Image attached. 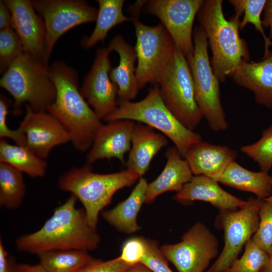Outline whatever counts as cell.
<instances>
[{"instance_id": "6da1fadb", "label": "cell", "mask_w": 272, "mask_h": 272, "mask_svg": "<svg viewBox=\"0 0 272 272\" xmlns=\"http://www.w3.org/2000/svg\"><path fill=\"white\" fill-rule=\"evenodd\" d=\"M77 199L71 194L39 230L18 238L17 249L37 255L49 251L96 249L100 236L89 223L84 209L76 207Z\"/></svg>"}, {"instance_id": "7a4b0ae2", "label": "cell", "mask_w": 272, "mask_h": 272, "mask_svg": "<svg viewBox=\"0 0 272 272\" xmlns=\"http://www.w3.org/2000/svg\"><path fill=\"white\" fill-rule=\"evenodd\" d=\"M50 78L56 91L54 102L47 112L64 126L74 148L85 152L91 148L94 138L103 123L78 89L76 71L61 61L49 66Z\"/></svg>"}, {"instance_id": "3957f363", "label": "cell", "mask_w": 272, "mask_h": 272, "mask_svg": "<svg viewBox=\"0 0 272 272\" xmlns=\"http://www.w3.org/2000/svg\"><path fill=\"white\" fill-rule=\"evenodd\" d=\"M197 16L211 50L213 72L224 83L235 67L250 60L247 43L239 34L240 18L226 19L222 0H203Z\"/></svg>"}, {"instance_id": "277c9868", "label": "cell", "mask_w": 272, "mask_h": 272, "mask_svg": "<svg viewBox=\"0 0 272 272\" xmlns=\"http://www.w3.org/2000/svg\"><path fill=\"white\" fill-rule=\"evenodd\" d=\"M139 176L127 169L100 174L93 171L91 165L73 167L58 178V185L79 199L84 206L90 226L96 229L100 212L111 201L119 190L133 185Z\"/></svg>"}, {"instance_id": "5b68a950", "label": "cell", "mask_w": 272, "mask_h": 272, "mask_svg": "<svg viewBox=\"0 0 272 272\" xmlns=\"http://www.w3.org/2000/svg\"><path fill=\"white\" fill-rule=\"evenodd\" d=\"M0 86L13 97L15 115H19L24 103L34 112H47L56 97V88L47 64L26 51L3 74Z\"/></svg>"}, {"instance_id": "8992f818", "label": "cell", "mask_w": 272, "mask_h": 272, "mask_svg": "<svg viewBox=\"0 0 272 272\" xmlns=\"http://www.w3.org/2000/svg\"><path fill=\"white\" fill-rule=\"evenodd\" d=\"M137 121L157 129L173 142L183 158L191 146L201 141L199 134L186 128L167 108L157 84L139 101L118 99L116 109L103 119Z\"/></svg>"}, {"instance_id": "52a82bcc", "label": "cell", "mask_w": 272, "mask_h": 272, "mask_svg": "<svg viewBox=\"0 0 272 272\" xmlns=\"http://www.w3.org/2000/svg\"><path fill=\"white\" fill-rule=\"evenodd\" d=\"M194 53L187 60L194 84L195 100L203 117L214 131L225 130L228 126L223 109L219 80L213 72L209 59L208 43L200 26L193 31Z\"/></svg>"}, {"instance_id": "ba28073f", "label": "cell", "mask_w": 272, "mask_h": 272, "mask_svg": "<svg viewBox=\"0 0 272 272\" xmlns=\"http://www.w3.org/2000/svg\"><path fill=\"white\" fill-rule=\"evenodd\" d=\"M158 85L167 108L183 126L194 131L203 117L195 100L188 63L176 47Z\"/></svg>"}, {"instance_id": "9c48e42d", "label": "cell", "mask_w": 272, "mask_h": 272, "mask_svg": "<svg viewBox=\"0 0 272 272\" xmlns=\"http://www.w3.org/2000/svg\"><path fill=\"white\" fill-rule=\"evenodd\" d=\"M136 36V78L139 87L158 84L166 72L176 47L164 26L145 25L136 18L132 21Z\"/></svg>"}, {"instance_id": "30bf717a", "label": "cell", "mask_w": 272, "mask_h": 272, "mask_svg": "<svg viewBox=\"0 0 272 272\" xmlns=\"http://www.w3.org/2000/svg\"><path fill=\"white\" fill-rule=\"evenodd\" d=\"M262 199L250 197L236 210H220L215 226L224 233V244L221 253L206 272H226L238 257L244 246L256 231L259 212Z\"/></svg>"}, {"instance_id": "8fae6325", "label": "cell", "mask_w": 272, "mask_h": 272, "mask_svg": "<svg viewBox=\"0 0 272 272\" xmlns=\"http://www.w3.org/2000/svg\"><path fill=\"white\" fill-rule=\"evenodd\" d=\"M161 251L178 272H206L219 252L218 238L208 227L197 222L176 244H165Z\"/></svg>"}, {"instance_id": "7c38bea8", "label": "cell", "mask_w": 272, "mask_h": 272, "mask_svg": "<svg viewBox=\"0 0 272 272\" xmlns=\"http://www.w3.org/2000/svg\"><path fill=\"white\" fill-rule=\"evenodd\" d=\"M31 4L43 20L45 47L48 61L59 38L71 29L96 21L98 10L80 0H33Z\"/></svg>"}, {"instance_id": "4fadbf2b", "label": "cell", "mask_w": 272, "mask_h": 272, "mask_svg": "<svg viewBox=\"0 0 272 272\" xmlns=\"http://www.w3.org/2000/svg\"><path fill=\"white\" fill-rule=\"evenodd\" d=\"M203 0H148L144 6L157 17L187 60L193 55V25Z\"/></svg>"}, {"instance_id": "5bb4252c", "label": "cell", "mask_w": 272, "mask_h": 272, "mask_svg": "<svg viewBox=\"0 0 272 272\" xmlns=\"http://www.w3.org/2000/svg\"><path fill=\"white\" fill-rule=\"evenodd\" d=\"M107 48L97 50L91 69L84 78L80 91L101 120L117 106L118 87L109 77L111 69Z\"/></svg>"}, {"instance_id": "9a60e30c", "label": "cell", "mask_w": 272, "mask_h": 272, "mask_svg": "<svg viewBox=\"0 0 272 272\" xmlns=\"http://www.w3.org/2000/svg\"><path fill=\"white\" fill-rule=\"evenodd\" d=\"M19 127L25 134L28 148L43 159L55 147L71 141L61 123L48 112H34L26 105V113Z\"/></svg>"}, {"instance_id": "2e32d148", "label": "cell", "mask_w": 272, "mask_h": 272, "mask_svg": "<svg viewBox=\"0 0 272 272\" xmlns=\"http://www.w3.org/2000/svg\"><path fill=\"white\" fill-rule=\"evenodd\" d=\"M10 10L12 28L26 52L48 64L45 47L46 32L43 19L28 0H4Z\"/></svg>"}, {"instance_id": "e0dca14e", "label": "cell", "mask_w": 272, "mask_h": 272, "mask_svg": "<svg viewBox=\"0 0 272 272\" xmlns=\"http://www.w3.org/2000/svg\"><path fill=\"white\" fill-rule=\"evenodd\" d=\"M135 123L120 120L102 124L97 132L89 152L87 164L92 165L102 159L117 158L124 163V155L129 151L131 134Z\"/></svg>"}, {"instance_id": "ac0fdd59", "label": "cell", "mask_w": 272, "mask_h": 272, "mask_svg": "<svg viewBox=\"0 0 272 272\" xmlns=\"http://www.w3.org/2000/svg\"><path fill=\"white\" fill-rule=\"evenodd\" d=\"M237 85L251 91L259 104L272 108V50L259 61H243L230 74Z\"/></svg>"}, {"instance_id": "d6986e66", "label": "cell", "mask_w": 272, "mask_h": 272, "mask_svg": "<svg viewBox=\"0 0 272 272\" xmlns=\"http://www.w3.org/2000/svg\"><path fill=\"white\" fill-rule=\"evenodd\" d=\"M230 148L201 141L191 146L184 158L194 175H205L218 182L227 167L237 157Z\"/></svg>"}, {"instance_id": "ffe728a7", "label": "cell", "mask_w": 272, "mask_h": 272, "mask_svg": "<svg viewBox=\"0 0 272 272\" xmlns=\"http://www.w3.org/2000/svg\"><path fill=\"white\" fill-rule=\"evenodd\" d=\"M167 137L142 123H135L133 126L131 147L126 169L143 177L148 170L153 158L168 144Z\"/></svg>"}, {"instance_id": "44dd1931", "label": "cell", "mask_w": 272, "mask_h": 272, "mask_svg": "<svg viewBox=\"0 0 272 272\" xmlns=\"http://www.w3.org/2000/svg\"><path fill=\"white\" fill-rule=\"evenodd\" d=\"M175 198L181 202H207L220 210H236L246 203V201L222 188L217 181L202 175L193 176L177 192Z\"/></svg>"}, {"instance_id": "7402d4cb", "label": "cell", "mask_w": 272, "mask_h": 272, "mask_svg": "<svg viewBox=\"0 0 272 272\" xmlns=\"http://www.w3.org/2000/svg\"><path fill=\"white\" fill-rule=\"evenodd\" d=\"M119 57L118 65L109 72L111 80L118 87V99L130 101L136 97L140 88L136 78L135 62L137 60L134 47L127 43L120 34L116 35L108 47Z\"/></svg>"}, {"instance_id": "603a6c76", "label": "cell", "mask_w": 272, "mask_h": 272, "mask_svg": "<svg viewBox=\"0 0 272 272\" xmlns=\"http://www.w3.org/2000/svg\"><path fill=\"white\" fill-rule=\"evenodd\" d=\"M166 163L160 174L148 183L145 202L153 201L159 195L170 191H180L193 177L187 162L174 146L168 148Z\"/></svg>"}, {"instance_id": "cb8c5ba5", "label": "cell", "mask_w": 272, "mask_h": 272, "mask_svg": "<svg viewBox=\"0 0 272 272\" xmlns=\"http://www.w3.org/2000/svg\"><path fill=\"white\" fill-rule=\"evenodd\" d=\"M148 182L139 178L135 186L127 198L119 202L113 209L102 212L103 219L120 231L132 234L140 229L137 224L138 214L145 202Z\"/></svg>"}, {"instance_id": "d4e9b609", "label": "cell", "mask_w": 272, "mask_h": 272, "mask_svg": "<svg viewBox=\"0 0 272 272\" xmlns=\"http://www.w3.org/2000/svg\"><path fill=\"white\" fill-rule=\"evenodd\" d=\"M218 182L252 193L262 200L272 195V176L262 171L248 170L235 161L227 167Z\"/></svg>"}, {"instance_id": "484cf974", "label": "cell", "mask_w": 272, "mask_h": 272, "mask_svg": "<svg viewBox=\"0 0 272 272\" xmlns=\"http://www.w3.org/2000/svg\"><path fill=\"white\" fill-rule=\"evenodd\" d=\"M0 163L8 164L32 178L43 177L47 163L25 146L0 140Z\"/></svg>"}, {"instance_id": "4316f807", "label": "cell", "mask_w": 272, "mask_h": 272, "mask_svg": "<svg viewBox=\"0 0 272 272\" xmlns=\"http://www.w3.org/2000/svg\"><path fill=\"white\" fill-rule=\"evenodd\" d=\"M99 5L95 27L88 37L83 38L81 44L85 49L93 47L99 41L106 38L108 32L115 26L126 21H132V18L125 16L122 8L124 0H98Z\"/></svg>"}, {"instance_id": "83f0119b", "label": "cell", "mask_w": 272, "mask_h": 272, "mask_svg": "<svg viewBox=\"0 0 272 272\" xmlns=\"http://www.w3.org/2000/svg\"><path fill=\"white\" fill-rule=\"evenodd\" d=\"M37 255L49 272H85L98 260L80 250L49 251Z\"/></svg>"}, {"instance_id": "f1b7e54d", "label": "cell", "mask_w": 272, "mask_h": 272, "mask_svg": "<svg viewBox=\"0 0 272 272\" xmlns=\"http://www.w3.org/2000/svg\"><path fill=\"white\" fill-rule=\"evenodd\" d=\"M26 193L23 172L0 163V205L10 210L19 208Z\"/></svg>"}, {"instance_id": "f546056e", "label": "cell", "mask_w": 272, "mask_h": 272, "mask_svg": "<svg viewBox=\"0 0 272 272\" xmlns=\"http://www.w3.org/2000/svg\"><path fill=\"white\" fill-rule=\"evenodd\" d=\"M228 2L234 7L235 16L240 18L243 14L240 24V30L244 29L248 23L254 25L256 31L262 35L264 41V54L266 56L269 52V47L272 46V41L264 33L261 14L264 10L266 0H229Z\"/></svg>"}, {"instance_id": "4dcf8cb0", "label": "cell", "mask_w": 272, "mask_h": 272, "mask_svg": "<svg viewBox=\"0 0 272 272\" xmlns=\"http://www.w3.org/2000/svg\"><path fill=\"white\" fill-rule=\"evenodd\" d=\"M269 255L251 238L245 245L244 252L226 272H260L267 264Z\"/></svg>"}, {"instance_id": "1f68e13d", "label": "cell", "mask_w": 272, "mask_h": 272, "mask_svg": "<svg viewBox=\"0 0 272 272\" xmlns=\"http://www.w3.org/2000/svg\"><path fill=\"white\" fill-rule=\"evenodd\" d=\"M240 150L256 162L261 171L268 172L272 168V124L263 131L258 141L242 147Z\"/></svg>"}, {"instance_id": "d6a6232c", "label": "cell", "mask_w": 272, "mask_h": 272, "mask_svg": "<svg viewBox=\"0 0 272 272\" xmlns=\"http://www.w3.org/2000/svg\"><path fill=\"white\" fill-rule=\"evenodd\" d=\"M25 51L12 28L0 30V72L4 74L13 61Z\"/></svg>"}, {"instance_id": "836d02e7", "label": "cell", "mask_w": 272, "mask_h": 272, "mask_svg": "<svg viewBox=\"0 0 272 272\" xmlns=\"http://www.w3.org/2000/svg\"><path fill=\"white\" fill-rule=\"evenodd\" d=\"M258 228L251 239L269 255L272 250V202L262 200Z\"/></svg>"}, {"instance_id": "e575fe53", "label": "cell", "mask_w": 272, "mask_h": 272, "mask_svg": "<svg viewBox=\"0 0 272 272\" xmlns=\"http://www.w3.org/2000/svg\"><path fill=\"white\" fill-rule=\"evenodd\" d=\"M146 251L140 263L152 272H174L168 265L167 260L163 254L156 241L145 239Z\"/></svg>"}, {"instance_id": "d590c367", "label": "cell", "mask_w": 272, "mask_h": 272, "mask_svg": "<svg viewBox=\"0 0 272 272\" xmlns=\"http://www.w3.org/2000/svg\"><path fill=\"white\" fill-rule=\"evenodd\" d=\"M146 251L145 238L133 237L124 243L119 257L124 262L133 265L141 262Z\"/></svg>"}, {"instance_id": "8d00e7d4", "label": "cell", "mask_w": 272, "mask_h": 272, "mask_svg": "<svg viewBox=\"0 0 272 272\" xmlns=\"http://www.w3.org/2000/svg\"><path fill=\"white\" fill-rule=\"evenodd\" d=\"M9 102L3 96L0 98V138L1 139L9 138L13 140L17 145H26L25 134L18 127L16 129H11L7 124V116L9 112Z\"/></svg>"}, {"instance_id": "74e56055", "label": "cell", "mask_w": 272, "mask_h": 272, "mask_svg": "<svg viewBox=\"0 0 272 272\" xmlns=\"http://www.w3.org/2000/svg\"><path fill=\"white\" fill-rule=\"evenodd\" d=\"M132 266L118 256L105 261L97 260L85 272H125Z\"/></svg>"}, {"instance_id": "f35d334b", "label": "cell", "mask_w": 272, "mask_h": 272, "mask_svg": "<svg viewBox=\"0 0 272 272\" xmlns=\"http://www.w3.org/2000/svg\"><path fill=\"white\" fill-rule=\"evenodd\" d=\"M11 28L12 19L10 10L4 1H0V30Z\"/></svg>"}, {"instance_id": "ab89813d", "label": "cell", "mask_w": 272, "mask_h": 272, "mask_svg": "<svg viewBox=\"0 0 272 272\" xmlns=\"http://www.w3.org/2000/svg\"><path fill=\"white\" fill-rule=\"evenodd\" d=\"M263 18L262 20L263 27L269 28L268 38L272 39V0L266 1L264 8Z\"/></svg>"}, {"instance_id": "60d3db41", "label": "cell", "mask_w": 272, "mask_h": 272, "mask_svg": "<svg viewBox=\"0 0 272 272\" xmlns=\"http://www.w3.org/2000/svg\"><path fill=\"white\" fill-rule=\"evenodd\" d=\"M16 267L19 272H49L40 263L34 265L21 263L16 264Z\"/></svg>"}, {"instance_id": "b9f144b4", "label": "cell", "mask_w": 272, "mask_h": 272, "mask_svg": "<svg viewBox=\"0 0 272 272\" xmlns=\"http://www.w3.org/2000/svg\"><path fill=\"white\" fill-rule=\"evenodd\" d=\"M10 261L2 241H0V272H9Z\"/></svg>"}, {"instance_id": "7bdbcfd3", "label": "cell", "mask_w": 272, "mask_h": 272, "mask_svg": "<svg viewBox=\"0 0 272 272\" xmlns=\"http://www.w3.org/2000/svg\"><path fill=\"white\" fill-rule=\"evenodd\" d=\"M125 272H152L150 269L141 263L132 265Z\"/></svg>"}, {"instance_id": "ee69618b", "label": "cell", "mask_w": 272, "mask_h": 272, "mask_svg": "<svg viewBox=\"0 0 272 272\" xmlns=\"http://www.w3.org/2000/svg\"><path fill=\"white\" fill-rule=\"evenodd\" d=\"M260 272H272V250L269 255L268 261Z\"/></svg>"}, {"instance_id": "f6af8a7d", "label": "cell", "mask_w": 272, "mask_h": 272, "mask_svg": "<svg viewBox=\"0 0 272 272\" xmlns=\"http://www.w3.org/2000/svg\"><path fill=\"white\" fill-rule=\"evenodd\" d=\"M9 272H19L16 267V264H14L11 261L10 262Z\"/></svg>"}, {"instance_id": "bcb514c9", "label": "cell", "mask_w": 272, "mask_h": 272, "mask_svg": "<svg viewBox=\"0 0 272 272\" xmlns=\"http://www.w3.org/2000/svg\"><path fill=\"white\" fill-rule=\"evenodd\" d=\"M263 200H266V201L272 202V195H271L270 197H268L267 198H265V199H264Z\"/></svg>"}]
</instances>
